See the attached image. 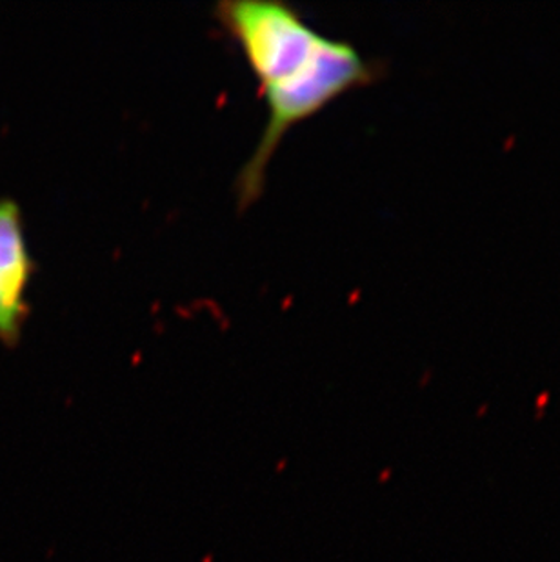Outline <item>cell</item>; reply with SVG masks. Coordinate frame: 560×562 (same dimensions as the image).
<instances>
[{
    "instance_id": "obj_1",
    "label": "cell",
    "mask_w": 560,
    "mask_h": 562,
    "mask_svg": "<svg viewBox=\"0 0 560 562\" xmlns=\"http://www.w3.org/2000/svg\"><path fill=\"white\" fill-rule=\"evenodd\" d=\"M384 74V64L366 59L354 44L324 37L310 59L260 86L268 121L257 148L238 171L235 181L238 210L254 206L265 193L268 166L291 127L323 112L348 91L373 85Z\"/></svg>"
},
{
    "instance_id": "obj_2",
    "label": "cell",
    "mask_w": 560,
    "mask_h": 562,
    "mask_svg": "<svg viewBox=\"0 0 560 562\" xmlns=\"http://www.w3.org/2000/svg\"><path fill=\"white\" fill-rule=\"evenodd\" d=\"M215 19L237 44L259 88L310 59L326 37L284 2L226 0L215 5Z\"/></svg>"
},
{
    "instance_id": "obj_3",
    "label": "cell",
    "mask_w": 560,
    "mask_h": 562,
    "mask_svg": "<svg viewBox=\"0 0 560 562\" xmlns=\"http://www.w3.org/2000/svg\"><path fill=\"white\" fill-rule=\"evenodd\" d=\"M35 276V260L27 246L21 204L0 196V342L19 345L30 317L27 290Z\"/></svg>"
}]
</instances>
